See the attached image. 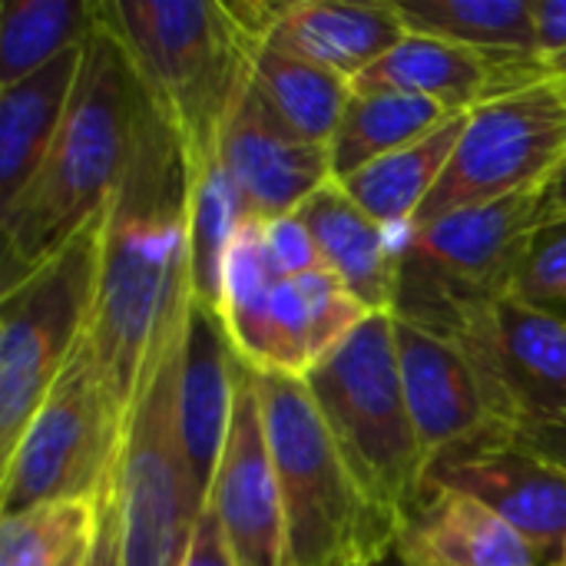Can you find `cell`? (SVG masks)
Wrapping results in <instances>:
<instances>
[{
	"label": "cell",
	"mask_w": 566,
	"mask_h": 566,
	"mask_svg": "<svg viewBox=\"0 0 566 566\" xmlns=\"http://www.w3.org/2000/svg\"><path fill=\"white\" fill-rule=\"evenodd\" d=\"M395 348L408 411L428 464L451 448L501 428L474 361L454 338L395 315Z\"/></svg>",
	"instance_id": "9a60e30c"
},
{
	"label": "cell",
	"mask_w": 566,
	"mask_h": 566,
	"mask_svg": "<svg viewBox=\"0 0 566 566\" xmlns=\"http://www.w3.org/2000/svg\"><path fill=\"white\" fill-rule=\"evenodd\" d=\"M206 507L219 517L239 566L285 564V531H282L275 461L265 434L255 375L242 358L235 375L229 438Z\"/></svg>",
	"instance_id": "4fadbf2b"
},
{
	"label": "cell",
	"mask_w": 566,
	"mask_h": 566,
	"mask_svg": "<svg viewBox=\"0 0 566 566\" xmlns=\"http://www.w3.org/2000/svg\"><path fill=\"white\" fill-rule=\"evenodd\" d=\"M534 451H541L547 461H554L557 468L566 471V418H557L551 424H537L527 431H517Z\"/></svg>",
	"instance_id": "836d02e7"
},
{
	"label": "cell",
	"mask_w": 566,
	"mask_h": 566,
	"mask_svg": "<svg viewBox=\"0 0 566 566\" xmlns=\"http://www.w3.org/2000/svg\"><path fill=\"white\" fill-rule=\"evenodd\" d=\"M395 554L415 566H551L494 511L441 488L405 514Z\"/></svg>",
	"instance_id": "d6986e66"
},
{
	"label": "cell",
	"mask_w": 566,
	"mask_h": 566,
	"mask_svg": "<svg viewBox=\"0 0 566 566\" xmlns=\"http://www.w3.org/2000/svg\"><path fill=\"white\" fill-rule=\"evenodd\" d=\"M408 33L398 3L298 0L285 3L269 43L355 83Z\"/></svg>",
	"instance_id": "ffe728a7"
},
{
	"label": "cell",
	"mask_w": 566,
	"mask_h": 566,
	"mask_svg": "<svg viewBox=\"0 0 566 566\" xmlns=\"http://www.w3.org/2000/svg\"><path fill=\"white\" fill-rule=\"evenodd\" d=\"M123 438L126 415L83 338L3 458V517L40 504H103L116 488Z\"/></svg>",
	"instance_id": "52a82bcc"
},
{
	"label": "cell",
	"mask_w": 566,
	"mask_h": 566,
	"mask_svg": "<svg viewBox=\"0 0 566 566\" xmlns=\"http://www.w3.org/2000/svg\"><path fill=\"white\" fill-rule=\"evenodd\" d=\"M146 109L149 93L126 46L103 20L99 0V23L86 40L83 70L56 143L20 199L0 212V292L20 285L106 212L133 159Z\"/></svg>",
	"instance_id": "7a4b0ae2"
},
{
	"label": "cell",
	"mask_w": 566,
	"mask_h": 566,
	"mask_svg": "<svg viewBox=\"0 0 566 566\" xmlns=\"http://www.w3.org/2000/svg\"><path fill=\"white\" fill-rule=\"evenodd\" d=\"M298 219L308 226L322 265L371 312H395L401 249L408 232H391L375 222L338 179L322 186L302 209Z\"/></svg>",
	"instance_id": "ac0fdd59"
},
{
	"label": "cell",
	"mask_w": 566,
	"mask_h": 566,
	"mask_svg": "<svg viewBox=\"0 0 566 566\" xmlns=\"http://www.w3.org/2000/svg\"><path fill=\"white\" fill-rule=\"evenodd\" d=\"M378 566H415V564H408L405 557H398V554H391V557H385V560H381V564H378Z\"/></svg>",
	"instance_id": "74e56055"
},
{
	"label": "cell",
	"mask_w": 566,
	"mask_h": 566,
	"mask_svg": "<svg viewBox=\"0 0 566 566\" xmlns=\"http://www.w3.org/2000/svg\"><path fill=\"white\" fill-rule=\"evenodd\" d=\"M90 551H93V541H90L86 547H80V551H76V554H73V557H70L63 566H90Z\"/></svg>",
	"instance_id": "d590c367"
},
{
	"label": "cell",
	"mask_w": 566,
	"mask_h": 566,
	"mask_svg": "<svg viewBox=\"0 0 566 566\" xmlns=\"http://www.w3.org/2000/svg\"><path fill=\"white\" fill-rule=\"evenodd\" d=\"M544 76H551L544 66L511 63L438 36L408 33L385 60H378L352 86L365 93L424 96L454 116H468Z\"/></svg>",
	"instance_id": "2e32d148"
},
{
	"label": "cell",
	"mask_w": 566,
	"mask_h": 566,
	"mask_svg": "<svg viewBox=\"0 0 566 566\" xmlns=\"http://www.w3.org/2000/svg\"><path fill=\"white\" fill-rule=\"evenodd\" d=\"M557 219H566V166L547 189V222H557Z\"/></svg>",
	"instance_id": "e575fe53"
},
{
	"label": "cell",
	"mask_w": 566,
	"mask_h": 566,
	"mask_svg": "<svg viewBox=\"0 0 566 566\" xmlns=\"http://www.w3.org/2000/svg\"><path fill=\"white\" fill-rule=\"evenodd\" d=\"M189 206L192 166L186 146L149 99L133 159L106 206L86 332L126 418L186 328L192 305Z\"/></svg>",
	"instance_id": "6da1fadb"
},
{
	"label": "cell",
	"mask_w": 566,
	"mask_h": 566,
	"mask_svg": "<svg viewBox=\"0 0 566 566\" xmlns=\"http://www.w3.org/2000/svg\"><path fill=\"white\" fill-rule=\"evenodd\" d=\"M424 488L458 491L507 521L547 564L566 547V471L517 431L491 428L428 464Z\"/></svg>",
	"instance_id": "7c38bea8"
},
{
	"label": "cell",
	"mask_w": 566,
	"mask_h": 566,
	"mask_svg": "<svg viewBox=\"0 0 566 566\" xmlns=\"http://www.w3.org/2000/svg\"><path fill=\"white\" fill-rule=\"evenodd\" d=\"M408 30L497 60L544 66L527 0H395Z\"/></svg>",
	"instance_id": "603a6c76"
},
{
	"label": "cell",
	"mask_w": 566,
	"mask_h": 566,
	"mask_svg": "<svg viewBox=\"0 0 566 566\" xmlns=\"http://www.w3.org/2000/svg\"><path fill=\"white\" fill-rule=\"evenodd\" d=\"M537 50L544 63L551 66L557 56L566 53V0H531Z\"/></svg>",
	"instance_id": "1f68e13d"
},
{
	"label": "cell",
	"mask_w": 566,
	"mask_h": 566,
	"mask_svg": "<svg viewBox=\"0 0 566 566\" xmlns=\"http://www.w3.org/2000/svg\"><path fill=\"white\" fill-rule=\"evenodd\" d=\"M551 566H560V564H551Z\"/></svg>",
	"instance_id": "ab89813d"
},
{
	"label": "cell",
	"mask_w": 566,
	"mask_h": 566,
	"mask_svg": "<svg viewBox=\"0 0 566 566\" xmlns=\"http://www.w3.org/2000/svg\"><path fill=\"white\" fill-rule=\"evenodd\" d=\"M566 166V76L514 90L464 123L458 149L418 222L547 189Z\"/></svg>",
	"instance_id": "30bf717a"
},
{
	"label": "cell",
	"mask_w": 566,
	"mask_h": 566,
	"mask_svg": "<svg viewBox=\"0 0 566 566\" xmlns=\"http://www.w3.org/2000/svg\"><path fill=\"white\" fill-rule=\"evenodd\" d=\"M99 0H3L0 7V86L20 83L90 40Z\"/></svg>",
	"instance_id": "484cf974"
},
{
	"label": "cell",
	"mask_w": 566,
	"mask_h": 566,
	"mask_svg": "<svg viewBox=\"0 0 566 566\" xmlns=\"http://www.w3.org/2000/svg\"><path fill=\"white\" fill-rule=\"evenodd\" d=\"M458 119L444 106L411 93H365L355 90L352 103L328 146L335 179H345Z\"/></svg>",
	"instance_id": "d4e9b609"
},
{
	"label": "cell",
	"mask_w": 566,
	"mask_h": 566,
	"mask_svg": "<svg viewBox=\"0 0 566 566\" xmlns=\"http://www.w3.org/2000/svg\"><path fill=\"white\" fill-rule=\"evenodd\" d=\"M90 566H123V531H119V504L116 488L99 504V524L90 551Z\"/></svg>",
	"instance_id": "d6a6232c"
},
{
	"label": "cell",
	"mask_w": 566,
	"mask_h": 566,
	"mask_svg": "<svg viewBox=\"0 0 566 566\" xmlns=\"http://www.w3.org/2000/svg\"><path fill=\"white\" fill-rule=\"evenodd\" d=\"M252 375L282 497V566H378L391 557L401 524L348 468L305 378Z\"/></svg>",
	"instance_id": "277c9868"
},
{
	"label": "cell",
	"mask_w": 566,
	"mask_h": 566,
	"mask_svg": "<svg viewBox=\"0 0 566 566\" xmlns=\"http://www.w3.org/2000/svg\"><path fill=\"white\" fill-rule=\"evenodd\" d=\"M182 566H239L229 541H226V531H222L219 517L209 507L196 521V531H192V541H189Z\"/></svg>",
	"instance_id": "4dcf8cb0"
},
{
	"label": "cell",
	"mask_w": 566,
	"mask_h": 566,
	"mask_svg": "<svg viewBox=\"0 0 566 566\" xmlns=\"http://www.w3.org/2000/svg\"><path fill=\"white\" fill-rule=\"evenodd\" d=\"M182 335L126 418L116 468L123 566H182L196 521L206 511L192 484L176 418Z\"/></svg>",
	"instance_id": "9c48e42d"
},
{
	"label": "cell",
	"mask_w": 566,
	"mask_h": 566,
	"mask_svg": "<svg viewBox=\"0 0 566 566\" xmlns=\"http://www.w3.org/2000/svg\"><path fill=\"white\" fill-rule=\"evenodd\" d=\"M560 566H566V547H564V554H560Z\"/></svg>",
	"instance_id": "f35d334b"
},
{
	"label": "cell",
	"mask_w": 566,
	"mask_h": 566,
	"mask_svg": "<svg viewBox=\"0 0 566 566\" xmlns=\"http://www.w3.org/2000/svg\"><path fill=\"white\" fill-rule=\"evenodd\" d=\"M547 73H551V76H566V53L564 56H557V60L547 66Z\"/></svg>",
	"instance_id": "8d00e7d4"
},
{
	"label": "cell",
	"mask_w": 566,
	"mask_h": 566,
	"mask_svg": "<svg viewBox=\"0 0 566 566\" xmlns=\"http://www.w3.org/2000/svg\"><path fill=\"white\" fill-rule=\"evenodd\" d=\"M547 189L415 222L401 249L395 315L454 335L474 308L511 295L547 226Z\"/></svg>",
	"instance_id": "8992f818"
},
{
	"label": "cell",
	"mask_w": 566,
	"mask_h": 566,
	"mask_svg": "<svg viewBox=\"0 0 566 566\" xmlns=\"http://www.w3.org/2000/svg\"><path fill=\"white\" fill-rule=\"evenodd\" d=\"M235 375L239 352L232 348L222 315L192 302L182 335L176 418L192 484L202 504H209V491L226 451L235 401Z\"/></svg>",
	"instance_id": "e0dca14e"
},
{
	"label": "cell",
	"mask_w": 566,
	"mask_h": 566,
	"mask_svg": "<svg viewBox=\"0 0 566 566\" xmlns=\"http://www.w3.org/2000/svg\"><path fill=\"white\" fill-rule=\"evenodd\" d=\"M83 56L86 43L66 50L33 76L0 86V212L20 199L50 156L70 113Z\"/></svg>",
	"instance_id": "44dd1931"
},
{
	"label": "cell",
	"mask_w": 566,
	"mask_h": 566,
	"mask_svg": "<svg viewBox=\"0 0 566 566\" xmlns=\"http://www.w3.org/2000/svg\"><path fill=\"white\" fill-rule=\"evenodd\" d=\"M99 504H40L0 521V566H63L96 537Z\"/></svg>",
	"instance_id": "83f0119b"
},
{
	"label": "cell",
	"mask_w": 566,
	"mask_h": 566,
	"mask_svg": "<svg viewBox=\"0 0 566 566\" xmlns=\"http://www.w3.org/2000/svg\"><path fill=\"white\" fill-rule=\"evenodd\" d=\"M468 116H458L448 126H441L438 133H431V136H424V139H418V143L338 179L342 189L385 229L411 232L421 206L438 189V182H441V176H444V169L458 149V139L464 133Z\"/></svg>",
	"instance_id": "7402d4cb"
},
{
	"label": "cell",
	"mask_w": 566,
	"mask_h": 566,
	"mask_svg": "<svg viewBox=\"0 0 566 566\" xmlns=\"http://www.w3.org/2000/svg\"><path fill=\"white\" fill-rule=\"evenodd\" d=\"M448 338L474 361L504 428L527 431L566 418V318L511 292L474 308Z\"/></svg>",
	"instance_id": "8fae6325"
},
{
	"label": "cell",
	"mask_w": 566,
	"mask_h": 566,
	"mask_svg": "<svg viewBox=\"0 0 566 566\" xmlns=\"http://www.w3.org/2000/svg\"><path fill=\"white\" fill-rule=\"evenodd\" d=\"M106 212L0 298V451L17 448L36 408L83 345L96 302Z\"/></svg>",
	"instance_id": "ba28073f"
},
{
	"label": "cell",
	"mask_w": 566,
	"mask_h": 566,
	"mask_svg": "<svg viewBox=\"0 0 566 566\" xmlns=\"http://www.w3.org/2000/svg\"><path fill=\"white\" fill-rule=\"evenodd\" d=\"M265 252H269V262L282 282L325 269L322 252H318L308 226L298 219V212L265 222Z\"/></svg>",
	"instance_id": "f546056e"
},
{
	"label": "cell",
	"mask_w": 566,
	"mask_h": 566,
	"mask_svg": "<svg viewBox=\"0 0 566 566\" xmlns=\"http://www.w3.org/2000/svg\"><path fill=\"white\" fill-rule=\"evenodd\" d=\"M252 90L282 119V126L315 146H332L335 129L355 93L345 76L305 56H295L269 40L255 56Z\"/></svg>",
	"instance_id": "cb8c5ba5"
},
{
	"label": "cell",
	"mask_w": 566,
	"mask_h": 566,
	"mask_svg": "<svg viewBox=\"0 0 566 566\" xmlns=\"http://www.w3.org/2000/svg\"><path fill=\"white\" fill-rule=\"evenodd\" d=\"M305 385L368 497L398 524L424 494L421 454L395 348V315H368Z\"/></svg>",
	"instance_id": "5b68a950"
},
{
	"label": "cell",
	"mask_w": 566,
	"mask_h": 566,
	"mask_svg": "<svg viewBox=\"0 0 566 566\" xmlns=\"http://www.w3.org/2000/svg\"><path fill=\"white\" fill-rule=\"evenodd\" d=\"M514 295L566 318V219L547 222L514 282Z\"/></svg>",
	"instance_id": "f1b7e54d"
},
{
	"label": "cell",
	"mask_w": 566,
	"mask_h": 566,
	"mask_svg": "<svg viewBox=\"0 0 566 566\" xmlns=\"http://www.w3.org/2000/svg\"><path fill=\"white\" fill-rule=\"evenodd\" d=\"M216 156L229 172L245 216L255 222L295 216L322 186L335 179L328 146L305 143L282 126L252 83L229 116Z\"/></svg>",
	"instance_id": "5bb4252c"
},
{
	"label": "cell",
	"mask_w": 566,
	"mask_h": 566,
	"mask_svg": "<svg viewBox=\"0 0 566 566\" xmlns=\"http://www.w3.org/2000/svg\"><path fill=\"white\" fill-rule=\"evenodd\" d=\"M245 206L212 156L202 169L192 172V206H189V282L192 302L222 315V272L235 232L245 222Z\"/></svg>",
	"instance_id": "4316f807"
},
{
	"label": "cell",
	"mask_w": 566,
	"mask_h": 566,
	"mask_svg": "<svg viewBox=\"0 0 566 566\" xmlns=\"http://www.w3.org/2000/svg\"><path fill=\"white\" fill-rule=\"evenodd\" d=\"M282 10L285 3L259 0L103 3V20L126 46L153 106L182 139L192 172L216 156Z\"/></svg>",
	"instance_id": "3957f363"
}]
</instances>
